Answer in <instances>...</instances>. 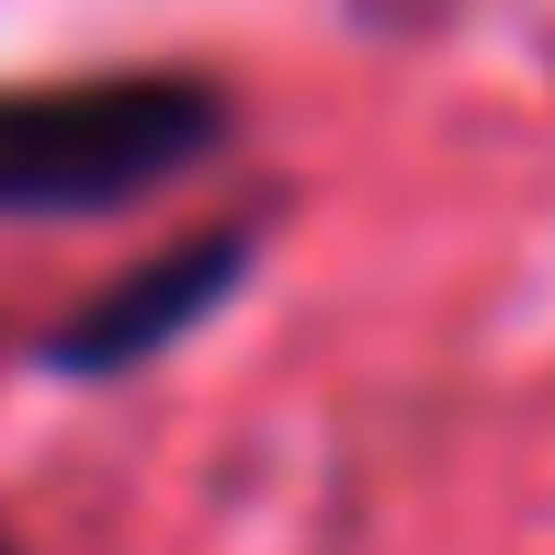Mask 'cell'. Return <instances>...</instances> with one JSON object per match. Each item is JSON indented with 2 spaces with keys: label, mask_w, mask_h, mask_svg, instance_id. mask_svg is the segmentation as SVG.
<instances>
[{
  "label": "cell",
  "mask_w": 555,
  "mask_h": 555,
  "mask_svg": "<svg viewBox=\"0 0 555 555\" xmlns=\"http://www.w3.org/2000/svg\"><path fill=\"white\" fill-rule=\"evenodd\" d=\"M0 555H23V544H12V533H0Z\"/></svg>",
  "instance_id": "3957f363"
},
{
  "label": "cell",
  "mask_w": 555,
  "mask_h": 555,
  "mask_svg": "<svg viewBox=\"0 0 555 555\" xmlns=\"http://www.w3.org/2000/svg\"><path fill=\"white\" fill-rule=\"evenodd\" d=\"M238 103L205 68H80V80H0V227L125 216L193 182L227 147Z\"/></svg>",
  "instance_id": "6da1fadb"
},
{
  "label": "cell",
  "mask_w": 555,
  "mask_h": 555,
  "mask_svg": "<svg viewBox=\"0 0 555 555\" xmlns=\"http://www.w3.org/2000/svg\"><path fill=\"white\" fill-rule=\"evenodd\" d=\"M249 261H261V227H238V216L159 238L147 261H125L114 284H91L80 307L35 340V374H57V386H114V374H147L159 351H182L193 330H205L216 307H238Z\"/></svg>",
  "instance_id": "7a4b0ae2"
}]
</instances>
